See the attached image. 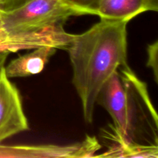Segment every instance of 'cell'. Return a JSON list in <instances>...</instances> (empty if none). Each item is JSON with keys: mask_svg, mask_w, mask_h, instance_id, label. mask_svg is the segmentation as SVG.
Wrapping results in <instances>:
<instances>
[{"mask_svg": "<svg viewBox=\"0 0 158 158\" xmlns=\"http://www.w3.org/2000/svg\"><path fill=\"white\" fill-rule=\"evenodd\" d=\"M130 21L100 19L84 32L71 35L66 49L86 123H93L98 96L105 83L119 68L127 64Z\"/></svg>", "mask_w": 158, "mask_h": 158, "instance_id": "cell-1", "label": "cell"}, {"mask_svg": "<svg viewBox=\"0 0 158 158\" xmlns=\"http://www.w3.org/2000/svg\"><path fill=\"white\" fill-rule=\"evenodd\" d=\"M97 103L101 105L114 122V137L125 143L139 144V114L157 121V118L144 115H157L151 104L147 85L128 66L119 68L102 88ZM142 145V144H141Z\"/></svg>", "mask_w": 158, "mask_h": 158, "instance_id": "cell-2", "label": "cell"}, {"mask_svg": "<svg viewBox=\"0 0 158 158\" xmlns=\"http://www.w3.org/2000/svg\"><path fill=\"white\" fill-rule=\"evenodd\" d=\"M86 15L65 0H31L9 11H3V29L10 32H37L63 27L71 16Z\"/></svg>", "mask_w": 158, "mask_h": 158, "instance_id": "cell-3", "label": "cell"}, {"mask_svg": "<svg viewBox=\"0 0 158 158\" xmlns=\"http://www.w3.org/2000/svg\"><path fill=\"white\" fill-rule=\"evenodd\" d=\"M29 129L19 93L3 66L0 69V143Z\"/></svg>", "mask_w": 158, "mask_h": 158, "instance_id": "cell-4", "label": "cell"}, {"mask_svg": "<svg viewBox=\"0 0 158 158\" xmlns=\"http://www.w3.org/2000/svg\"><path fill=\"white\" fill-rule=\"evenodd\" d=\"M71 34L66 32L63 27L26 33H15L0 29V52L9 54L43 46H52L56 49H66Z\"/></svg>", "mask_w": 158, "mask_h": 158, "instance_id": "cell-5", "label": "cell"}, {"mask_svg": "<svg viewBox=\"0 0 158 158\" xmlns=\"http://www.w3.org/2000/svg\"><path fill=\"white\" fill-rule=\"evenodd\" d=\"M56 49L52 46H43L35 48L29 53L20 56L5 66L6 76L10 79L40 73Z\"/></svg>", "mask_w": 158, "mask_h": 158, "instance_id": "cell-6", "label": "cell"}, {"mask_svg": "<svg viewBox=\"0 0 158 158\" xmlns=\"http://www.w3.org/2000/svg\"><path fill=\"white\" fill-rule=\"evenodd\" d=\"M142 12L143 0H103L96 15L105 19L131 20Z\"/></svg>", "mask_w": 158, "mask_h": 158, "instance_id": "cell-7", "label": "cell"}, {"mask_svg": "<svg viewBox=\"0 0 158 158\" xmlns=\"http://www.w3.org/2000/svg\"><path fill=\"white\" fill-rule=\"evenodd\" d=\"M148 57L147 62V66L152 69L154 78L156 83H157L158 79V63H157V54H158V41L156 40L154 43L148 45L147 48Z\"/></svg>", "mask_w": 158, "mask_h": 158, "instance_id": "cell-8", "label": "cell"}, {"mask_svg": "<svg viewBox=\"0 0 158 158\" xmlns=\"http://www.w3.org/2000/svg\"><path fill=\"white\" fill-rule=\"evenodd\" d=\"M72 6L82 9L86 15H96V12L103 0H65Z\"/></svg>", "mask_w": 158, "mask_h": 158, "instance_id": "cell-9", "label": "cell"}, {"mask_svg": "<svg viewBox=\"0 0 158 158\" xmlns=\"http://www.w3.org/2000/svg\"><path fill=\"white\" fill-rule=\"evenodd\" d=\"M31 0H0V9L3 11H9L26 4Z\"/></svg>", "mask_w": 158, "mask_h": 158, "instance_id": "cell-10", "label": "cell"}, {"mask_svg": "<svg viewBox=\"0 0 158 158\" xmlns=\"http://www.w3.org/2000/svg\"><path fill=\"white\" fill-rule=\"evenodd\" d=\"M8 56H9V53L7 52H0V69L3 66H5V63H6Z\"/></svg>", "mask_w": 158, "mask_h": 158, "instance_id": "cell-11", "label": "cell"}, {"mask_svg": "<svg viewBox=\"0 0 158 158\" xmlns=\"http://www.w3.org/2000/svg\"><path fill=\"white\" fill-rule=\"evenodd\" d=\"M0 29H3V10L0 9Z\"/></svg>", "mask_w": 158, "mask_h": 158, "instance_id": "cell-12", "label": "cell"}]
</instances>
